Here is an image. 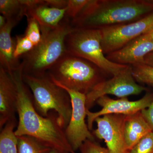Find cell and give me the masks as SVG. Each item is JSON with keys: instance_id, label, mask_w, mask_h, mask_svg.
<instances>
[{"instance_id": "cell-1", "label": "cell", "mask_w": 153, "mask_h": 153, "mask_svg": "<svg viewBox=\"0 0 153 153\" xmlns=\"http://www.w3.org/2000/svg\"><path fill=\"white\" fill-rule=\"evenodd\" d=\"M10 75L17 90L19 121L15 131L16 135L30 136L50 149L76 153L68 142L65 129L59 123L57 113L51 111L48 116L44 117L36 111L33 104V94L24 82L21 66Z\"/></svg>"}, {"instance_id": "cell-2", "label": "cell", "mask_w": 153, "mask_h": 153, "mask_svg": "<svg viewBox=\"0 0 153 153\" xmlns=\"http://www.w3.org/2000/svg\"><path fill=\"white\" fill-rule=\"evenodd\" d=\"M153 12V0H89L71 20L76 29H101L138 21Z\"/></svg>"}, {"instance_id": "cell-3", "label": "cell", "mask_w": 153, "mask_h": 153, "mask_svg": "<svg viewBox=\"0 0 153 153\" xmlns=\"http://www.w3.org/2000/svg\"><path fill=\"white\" fill-rule=\"evenodd\" d=\"M41 42L21 59L23 75L40 76L47 71L66 54L65 40L66 36L75 28L71 20L65 17L57 27L40 28Z\"/></svg>"}, {"instance_id": "cell-4", "label": "cell", "mask_w": 153, "mask_h": 153, "mask_svg": "<svg viewBox=\"0 0 153 153\" xmlns=\"http://www.w3.org/2000/svg\"><path fill=\"white\" fill-rule=\"evenodd\" d=\"M47 73L53 82L85 95L109 76L90 61L67 53Z\"/></svg>"}, {"instance_id": "cell-5", "label": "cell", "mask_w": 153, "mask_h": 153, "mask_svg": "<svg viewBox=\"0 0 153 153\" xmlns=\"http://www.w3.org/2000/svg\"><path fill=\"white\" fill-rule=\"evenodd\" d=\"M23 78L32 92L37 112L47 117L49 111H54L60 126L65 129L72 113L71 99L67 91L55 84L47 73L36 76L23 75Z\"/></svg>"}, {"instance_id": "cell-6", "label": "cell", "mask_w": 153, "mask_h": 153, "mask_svg": "<svg viewBox=\"0 0 153 153\" xmlns=\"http://www.w3.org/2000/svg\"><path fill=\"white\" fill-rule=\"evenodd\" d=\"M65 46L67 54L90 61L109 76L116 75L128 66L114 63L107 58L102 50L100 29L75 28L66 36Z\"/></svg>"}, {"instance_id": "cell-7", "label": "cell", "mask_w": 153, "mask_h": 153, "mask_svg": "<svg viewBox=\"0 0 153 153\" xmlns=\"http://www.w3.org/2000/svg\"><path fill=\"white\" fill-rule=\"evenodd\" d=\"M132 71V66L128 65L123 71L97 84L86 95V109L94 106L100 97L111 94L119 98L132 95H138L147 90L144 86L137 83Z\"/></svg>"}, {"instance_id": "cell-8", "label": "cell", "mask_w": 153, "mask_h": 153, "mask_svg": "<svg viewBox=\"0 0 153 153\" xmlns=\"http://www.w3.org/2000/svg\"><path fill=\"white\" fill-rule=\"evenodd\" d=\"M153 27V12L138 21L100 29L105 55L119 50Z\"/></svg>"}, {"instance_id": "cell-9", "label": "cell", "mask_w": 153, "mask_h": 153, "mask_svg": "<svg viewBox=\"0 0 153 153\" xmlns=\"http://www.w3.org/2000/svg\"><path fill=\"white\" fill-rule=\"evenodd\" d=\"M54 82L67 91L71 98L72 113L65 132L68 143L75 152L86 140H95L93 134L91 132L85 122L86 95Z\"/></svg>"}, {"instance_id": "cell-10", "label": "cell", "mask_w": 153, "mask_h": 153, "mask_svg": "<svg viewBox=\"0 0 153 153\" xmlns=\"http://www.w3.org/2000/svg\"><path fill=\"white\" fill-rule=\"evenodd\" d=\"M153 100V93H147L136 101H130L127 97L114 100L107 95L100 97L97 100L102 109L97 112H91L86 110L87 125L89 130L93 129L94 123L96 119L105 115L122 114L129 115L141 111L149 107Z\"/></svg>"}, {"instance_id": "cell-11", "label": "cell", "mask_w": 153, "mask_h": 153, "mask_svg": "<svg viewBox=\"0 0 153 153\" xmlns=\"http://www.w3.org/2000/svg\"><path fill=\"white\" fill-rule=\"evenodd\" d=\"M126 115H105L96 119L97 128L94 136L103 140L110 153H128L124 134V123Z\"/></svg>"}, {"instance_id": "cell-12", "label": "cell", "mask_w": 153, "mask_h": 153, "mask_svg": "<svg viewBox=\"0 0 153 153\" xmlns=\"http://www.w3.org/2000/svg\"><path fill=\"white\" fill-rule=\"evenodd\" d=\"M17 90L12 76L0 67V128L9 122L17 120Z\"/></svg>"}, {"instance_id": "cell-13", "label": "cell", "mask_w": 153, "mask_h": 153, "mask_svg": "<svg viewBox=\"0 0 153 153\" xmlns=\"http://www.w3.org/2000/svg\"><path fill=\"white\" fill-rule=\"evenodd\" d=\"M152 52L153 40H134L122 49L106 55V57L114 63L132 66L144 63L145 57Z\"/></svg>"}, {"instance_id": "cell-14", "label": "cell", "mask_w": 153, "mask_h": 153, "mask_svg": "<svg viewBox=\"0 0 153 153\" xmlns=\"http://www.w3.org/2000/svg\"><path fill=\"white\" fill-rule=\"evenodd\" d=\"M18 24L16 21L9 20L0 29V67L10 75L21 66V61L14 56L16 40L11 36L12 30Z\"/></svg>"}, {"instance_id": "cell-15", "label": "cell", "mask_w": 153, "mask_h": 153, "mask_svg": "<svg viewBox=\"0 0 153 153\" xmlns=\"http://www.w3.org/2000/svg\"><path fill=\"white\" fill-rule=\"evenodd\" d=\"M152 131L144 118L141 111L126 115L124 123V134L129 151L147 134Z\"/></svg>"}, {"instance_id": "cell-16", "label": "cell", "mask_w": 153, "mask_h": 153, "mask_svg": "<svg viewBox=\"0 0 153 153\" xmlns=\"http://www.w3.org/2000/svg\"><path fill=\"white\" fill-rule=\"evenodd\" d=\"M66 8L51 7L46 4L45 0H43L42 3L29 9L26 16L34 18L38 22L40 28L53 29L57 27L65 18Z\"/></svg>"}, {"instance_id": "cell-17", "label": "cell", "mask_w": 153, "mask_h": 153, "mask_svg": "<svg viewBox=\"0 0 153 153\" xmlns=\"http://www.w3.org/2000/svg\"><path fill=\"white\" fill-rule=\"evenodd\" d=\"M43 0H0V13L7 21L19 23L26 16L29 9L42 2Z\"/></svg>"}, {"instance_id": "cell-18", "label": "cell", "mask_w": 153, "mask_h": 153, "mask_svg": "<svg viewBox=\"0 0 153 153\" xmlns=\"http://www.w3.org/2000/svg\"><path fill=\"white\" fill-rule=\"evenodd\" d=\"M17 120L9 122L1 129L0 134V153H18L17 137L15 134Z\"/></svg>"}, {"instance_id": "cell-19", "label": "cell", "mask_w": 153, "mask_h": 153, "mask_svg": "<svg viewBox=\"0 0 153 153\" xmlns=\"http://www.w3.org/2000/svg\"><path fill=\"white\" fill-rule=\"evenodd\" d=\"M17 137L18 153H49L52 150L33 137L23 135Z\"/></svg>"}, {"instance_id": "cell-20", "label": "cell", "mask_w": 153, "mask_h": 153, "mask_svg": "<svg viewBox=\"0 0 153 153\" xmlns=\"http://www.w3.org/2000/svg\"><path fill=\"white\" fill-rule=\"evenodd\" d=\"M132 71L137 82L153 86V67L144 63L132 65Z\"/></svg>"}, {"instance_id": "cell-21", "label": "cell", "mask_w": 153, "mask_h": 153, "mask_svg": "<svg viewBox=\"0 0 153 153\" xmlns=\"http://www.w3.org/2000/svg\"><path fill=\"white\" fill-rule=\"evenodd\" d=\"M27 25L25 33V36L30 40L35 47L41 40V33L40 25L33 17L27 16Z\"/></svg>"}, {"instance_id": "cell-22", "label": "cell", "mask_w": 153, "mask_h": 153, "mask_svg": "<svg viewBox=\"0 0 153 153\" xmlns=\"http://www.w3.org/2000/svg\"><path fill=\"white\" fill-rule=\"evenodd\" d=\"M15 40L16 48L14 56L17 60H20L23 55L31 51L35 46L25 35H17L15 38Z\"/></svg>"}, {"instance_id": "cell-23", "label": "cell", "mask_w": 153, "mask_h": 153, "mask_svg": "<svg viewBox=\"0 0 153 153\" xmlns=\"http://www.w3.org/2000/svg\"><path fill=\"white\" fill-rule=\"evenodd\" d=\"M128 153H153V131L140 140Z\"/></svg>"}, {"instance_id": "cell-24", "label": "cell", "mask_w": 153, "mask_h": 153, "mask_svg": "<svg viewBox=\"0 0 153 153\" xmlns=\"http://www.w3.org/2000/svg\"><path fill=\"white\" fill-rule=\"evenodd\" d=\"M89 0H68L65 17L72 20L82 12Z\"/></svg>"}, {"instance_id": "cell-25", "label": "cell", "mask_w": 153, "mask_h": 153, "mask_svg": "<svg viewBox=\"0 0 153 153\" xmlns=\"http://www.w3.org/2000/svg\"><path fill=\"white\" fill-rule=\"evenodd\" d=\"M79 150L80 153H110L107 148L102 146L95 140H85Z\"/></svg>"}, {"instance_id": "cell-26", "label": "cell", "mask_w": 153, "mask_h": 153, "mask_svg": "<svg viewBox=\"0 0 153 153\" xmlns=\"http://www.w3.org/2000/svg\"><path fill=\"white\" fill-rule=\"evenodd\" d=\"M141 112L153 131V100L147 108L143 110Z\"/></svg>"}, {"instance_id": "cell-27", "label": "cell", "mask_w": 153, "mask_h": 153, "mask_svg": "<svg viewBox=\"0 0 153 153\" xmlns=\"http://www.w3.org/2000/svg\"><path fill=\"white\" fill-rule=\"evenodd\" d=\"M46 4L51 7L58 9L67 8L68 0H45Z\"/></svg>"}, {"instance_id": "cell-28", "label": "cell", "mask_w": 153, "mask_h": 153, "mask_svg": "<svg viewBox=\"0 0 153 153\" xmlns=\"http://www.w3.org/2000/svg\"><path fill=\"white\" fill-rule=\"evenodd\" d=\"M134 40H138V41L153 40V27L146 33L138 37Z\"/></svg>"}, {"instance_id": "cell-29", "label": "cell", "mask_w": 153, "mask_h": 153, "mask_svg": "<svg viewBox=\"0 0 153 153\" xmlns=\"http://www.w3.org/2000/svg\"><path fill=\"white\" fill-rule=\"evenodd\" d=\"M144 63L148 66L153 67V52L149 53L145 57Z\"/></svg>"}, {"instance_id": "cell-30", "label": "cell", "mask_w": 153, "mask_h": 153, "mask_svg": "<svg viewBox=\"0 0 153 153\" xmlns=\"http://www.w3.org/2000/svg\"><path fill=\"white\" fill-rule=\"evenodd\" d=\"M7 21L5 17L1 15L0 16V29L4 27L7 23Z\"/></svg>"}, {"instance_id": "cell-31", "label": "cell", "mask_w": 153, "mask_h": 153, "mask_svg": "<svg viewBox=\"0 0 153 153\" xmlns=\"http://www.w3.org/2000/svg\"><path fill=\"white\" fill-rule=\"evenodd\" d=\"M49 153H70L67 151L60 150L55 149H52V150Z\"/></svg>"}]
</instances>
